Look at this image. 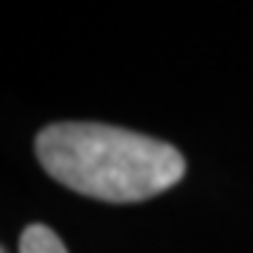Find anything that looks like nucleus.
Masks as SVG:
<instances>
[{"label": "nucleus", "mask_w": 253, "mask_h": 253, "mask_svg": "<svg viewBox=\"0 0 253 253\" xmlns=\"http://www.w3.org/2000/svg\"><path fill=\"white\" fill-rule=\"evenodd\" d=\"M34 149L56 183L104 203H141L186 174V161L172 144L110 124H51Z\"/></svg>", "instance_id": "obj_1"}, {"label": "nucleus", "mask_w": 253, "mask_h": 253, "mask_svg": "<svg viewBox=\"0 0 253 253\" xmlns=\"http://www.w3.org/2000/svg\"><path fill=\"white\" fill-rule=\"evenodd\" d=\"M20 253H68L62 239L45 225H28L20 234Z\"/></svg>", "instance_id": "obj_2"}, {"label": "nucleus", "mask_w": 253, "mask_h": 253, "mask_svg": "<svg viewBox=\"0 0 253 253\" xmlns=\"http://www.w3.org/2000/svg\"><path fill=\"white\" fill-rule=\"evenodd\" d=\"M3 253H6V251H3Z\"/></svg>", "instance_id": "obj_3"}]
</instances>
